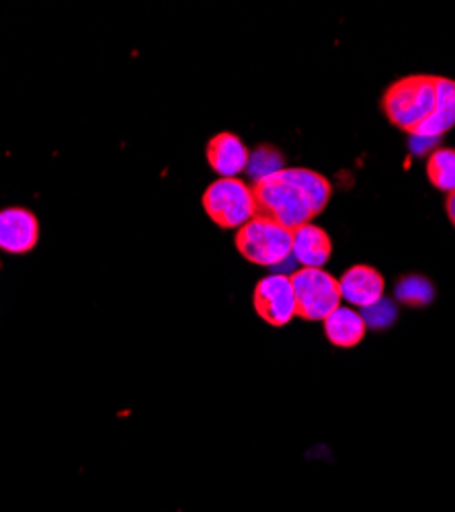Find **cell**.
Instances as JSON below:
<instances>
[{
  "label": "cell",
  "instance_id": "1",
  "mask_svg": "<svg viewBox=\"0 0 455 512\" xmlns=\"http://www.w3.org/2000/svg\"><path fill=\"white\" fill-rule=\"evenodd\" d=\"M257 216L287 230L312 224L333 197V185L312 168H281L253 185Z\"/></svg>",
  "mask_w": 455,
  "mask_h": 512
},
{
  "label": "cell",
  "instance_id": "2",
  "mask_svg": "<svg viewBox=\"0 0 455 512\" xmlns=\"http://www.w3.org/2000/svg\"><path fill=\"white\" fill-rule=\"evenodd\" d=\"M380 107L394 127L412 136L435 109V76L408 74L394 80L384 91Z\"/></svg>",
  "mask_w": 455,
  "mask_h": 512
},
{
  "label": "cell",
  "instance_id": "3",
  "mask_svg": "<svg viewBox=\"0 0 455 512\" xmlns=\"http://www.w3.org/2000/svg\"><path fill=\"white\" fill-rule=\"evenodd\" d=\"M292 230H287L267 218L255 216L238 228L234 244L240 256L259 267H277L292 256Z\"/></svg>",
  "mask_w": 455,
  "mask_h": 512
},
{
  "label": "cell",
  "instance_id": "4",
  "mask_svg": "<svg viewBox=\"0 0 455 512\" xmlns=\"http://www.w3.org/2000/svg\"><path fill=\"white\" fill-rule=\"evenodd\" d=\"M201 205L205 213H208V218L224 230L242 228L257 216L253 187L236 177L214 181L205 189Z\"/></svg>",
  "mask_w": 455,
  "mask_h": 512
},
{
  "label": "cell",
  "instance_id": "5",
  "mask_svg": "<svg viewBox=\"0 0 455 512\" xmlns=\"http://www.w3.org/2000/svg\"><path fill=\"white\" fill-rule=\"evenodd\" d=\"M296 295V316L308 322L326 320L341 306V287L339 279H335L324 269H298L289 275Z\"/></svg>",
  "mask_w": 455,
  "mask_h": 512
},
{
  "label": "cell",
  "instance_id": "6",
  "mask_svg": "<svg viewBox=\"0 0 455 512\" xmlns=\"http://www.w3.org/2000/svg\"><path fill=\"white\" fill-rule=\"evenodd\" d=\"M253 306L261 320L281 328L296 318L294 285L287 275H269L261 279L253 293Z\"/></svg>",
  "mask_w": 455,
  "mask_h": 512
},
{
  "label": "cell",
  "instance_id": "7",
  "mask_svg": "<svg viewBox=\"0 0 455 512\" xmlns=\"http://www.w3.org/2000/svg\"><path fill=\"white\" fill-rule=\"evenodd\" d=\"M39 238V224L25 207H7L0 211V250L9 254L31 252Z\"/></svg>",
  "mask_w": 455,
  "mask_h": 512
},
{
  "label": "cell",
  "instance_id": "8",
  "mask_svg": "<svg viewBox=\"0 0 455 512\" xmlns=\"http://www.w3.org/2000/svg\"><path fill=\"white\" fill-rule=\"evenodd\" d=\"M341 297L357 308H369L384 297V275L371 265H353L339 279Z\"/></svg>",
  "mask_w": 455,
  "mask_h": 512
},
{
  "label": "cell",
  "instance_id": "9",
  "mask_svg": "<svg viewBox=\"0 0 455 512\" xmlns=\"http://www.w3.org/2000/svg\"><path fill=\"white\" fill-rule=\"evenodd\" d=\"M455 127V80L435 76V109L410 138L437 140Z\"/></svg>",
  "mask_w": 455,
  "mask_h": 512
},
{
  "label": "cell",
  "instance_id": "10",
  "mask_svg": "<svg viewBox=\"0 0 455 512\" xmlns=\"http://www.w3.org/2000/svg\"><path fill=\"white\" fill-rule=\"evenodd\" d=\"M248 156H251V152H248L244 142L230 132L216 134L208 142V148H205L208 164L222 179H232L242 173V170H246Z\"/></svg>",
  "mask_w": 455,
  "mask_h": 512
},
{
  "label": "cell",
  "instance_id": "11",
  "mask_svg": "<svg viewBox=\"0 0 455 512\" xmlns=\"http://www.w3.org/2000/svg\"><path fill=\"white\" fill-rule=\"evenodd\" d=\"M292 240V256L304 269H322L333 256V240L316 224L296 228Z\"/></svg>",
  "mask_w": 455,
  "mask_h": 512
},
{
  "label": "cell",
  "instance_id": "12",
  "mask_svg": "<svg viewBox=\"0 0 455 512\" xmlns=\"http://www.w3.org/2000/svg\"><path fill=\"white\" fill-rule=\"evenodd\" d=\"M367 324L361 312L339 306L324 320V334L328 343L339 349H353L365 338Z\"/></svg>",
  "mask_w": 455,
  "mask_h": 512
},
{
  "label": "cell",
  "instance_id": "13",
  "mask_svg": "<svg viewBox=\"0 0 455 512\" xmlns=\"http://www.w3.org/2000/svg\"><path fill=\"white\" fill-rule=\"evenodd\" d=\"M427 179L441 193L455 191V150L435 148L427 158Z\"/></svg>",
  "mask_w": 455,
  "mask_h": 512
},
{
  "label": "cell",
  "instance_id": "14",
  "mask_svg": "<svg viewBox=\"0 0 455 512\" xmlns=\"http://www.w3.org/2000/svg\"><path fill=\"white\" fill-rule=\"evenodd\" d=\"M435 287L423 275H406L396 285V302H402L410 308H425L433 302Z\"/></svg>",
  "mask_w": 455,
  "mask_h": 512
},
{
  "label": "cell",
  "instance_id": "15",
  "mask_svg": "<svg viewBox=\"0 0 455 512\" xmlns=\"http://www.w3.org/2000/svg\"><path fill=\"white\" fill-rule=\"evenodd\" d=\"M281 168H283V156L275 146H267V144L259 146L255 152H251V156H248L246 170L248 175L253 177V181L265 179Z\"/></svg>",
  "mask_w": 455,
  "mask_h": 512
},
{
  "label": "cell",
  "instance_id": "16",
  "mask_svg": "<svg viewBox=\"0 0 455 512\" xmlns=\"http://www.w3.org/2000/svg\"><path fill=\"white\" fill-rule=\"evenodd\" d=\"M361 316H363L367 326L376 328V330H384V328H388L396 320L398 308H396V304L392 300H386V297H382L380 302L371 304L369 308H363Z\"/></svg>",
  "mask_w": 455,
  "mask_h": 512
},
{
  "label": "cell",
  "instance_id": "17",
  "mask_svg": "<svg viewBox=\"0 0 455 512\" xmlns=\"http://www.w3.org/2000/svg\"><path fill=\"white\" fill-rule=\"evenodd\" d=\"M445 213H447L451 226L455 228V191L445 197Z\"/></svg>",
  "mask_w": 455,
  "mask_h": 512
}]
</instances>
